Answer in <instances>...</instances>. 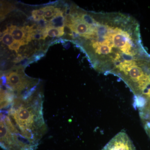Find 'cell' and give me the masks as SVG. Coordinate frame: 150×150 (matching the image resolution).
Returning a JSON list of instances; mask_svg holds the SVG:
<instances>
[{
    "instance_id": "cell-9",
    "label": "cell",
    "mask_w": 150,
    "mask_h": 150,
    "mask_svg": "<svg viewBox=\"0 0 150 150\" xmlns=\"http://www.w3.org/2000/svg\"><path fill=\"white\" fill-rule=\"evenodd\" d=\"M8 31V28L4 32V35L1 37V41L5 45L9 46L14 42L15 40L12 35Z\"/></svg>"
},
{
    "instance_id": "cell-4",
    "label": "cell",
    "mask_w": 150,
    "mask_h": 150,
    "mask_svg": "<svg viewBox=\"0 0 150 150\" xmlns=\"http://www.w3.org/2000/svg\"><path fill=\"white\" fill-rule=\"evenodd\" d=\"M101 150H136L127 133L121 131L114 136Z\"/></svg>"
},
{
    "instance_id": "cell-1",
    "label": "cell",
    "mask_w": 150,
    "mask_h": 150,
    "mask_svg": "<svg viewBox=\"0 0 150 150\" xmlns=\"http://www.w3.org/2000/svg\"><path fill=\"white\" fill-rule=\"evenodd\" d=\"M80 18L88 25L83 35L74 38L97 71L118 77L126 84L137 79L150 62L142 43L140 25L120 12L88 13Z\"/></svg>"
},
{
    "instance_id": "cell-10",
    "label": "cell",
    "mask_w": 150,
    "mask_h": 150,
    "mask_svg": "<svg viewBox=\"0 0 150 150\" xmlns=\"http://www.w3.org/2000/svg\"><path fill=\"white\" fill-rule=\"evenodd\" d=\"M27 42L25 41H17L15 40L14 42L11 46H8L9 49L12 51H15L17 53L18 52L19 49L21 46H23L25 44H27Z\"/></svg>"
},
{
    "instance_id": "cell-11",
    "label": "cell",
    "mask_w": 150,
    "mask_h": 150,
    "mask_svg": "<svg viewBox=\"0 0 150 150\" xmlns=\"http://www.w3.org/2000/svg\"><path fill=\"white\" fill-rule=\"evenodd\" d=\"M145 131L150 139V119L143 123Z\"/></svg>"
},
{
    "instance_id": "cell-3",
    "label": "cell",
    "mask_w": 150,
    "mask_h": 150,
    "mask_svg": "<svg viewBox=\"0 0 150 150\" xmlns=\"http://www.w3.org/2000/svg\"><path fill=\"white\" fill-rule=\"evenodd\" d=\"M6 83L12 92H16L17 96L22 95V91L29 87L33 81L24 74L18 72H12L6 76Z\"/></svg>"
},
{
    "instance_id": "cell-8",
    "label": "cell",
    "mask_w": 150,
    "mask_h": 150,
    "mask_svg": "<svg viewBox=\"0 0 150 150\" xmlns=\"http://www.w3.org/2000/svg\"><path fill=\"white\" fill-rule=\"evenodd\" d=\"M45 32L50 37H59L64 34V27H47L45 29Z\"/></svg>"
},
{
    "instance_id": "cell-6",
    "label": "cell",
    "mask_w": 150,
    "mask_h": 150,
    "mask_svg": "<svg viewBox=\"0 0 150 150\" xmlns=\"http://www.w3.org/2000/svg\"><path fill=\"white\" fill-rule=\"evenodd\" d=\"M10 30V33L12 35L13 39L15 41H26L27 39V34L25 30V27H17L15 25H11L8 28Z\"/></svg>"
},
{
    "instance_id": "cell-5",
    "label": "cell",
    "mask_w": 150,
    "mask_h": 150,
    "mask_svg": "<svg viewBox=\"0 0 150 150\" xmlns=\"http://www.w3.org/2000/svg\"><path fill=\"white\" fill-rule=\"evenodd\" d=\"M133 105L139 112L142 123L150 119V88L145 95L134 100Z\"/></svg>"
},
{
    "instance_id": "cell-2",
    "label": "cell",
    "mask_w": 150,
    "mask_h": 150,
    "mask_svg": "<svg viewBox=\"0 0 150 150\" xmlns=\"http://www.w3.org/2000/svg\"><path fill=\"white\" fill-rule=\"evenodd\" d=\"M43 95L34 92L15 97L1 109V146L5 150H36L47 126Z\"/></svg>"
},
{
    "instance_id": "cell-7",
    "label": "cell",
    "mask_w": 150,
    "mask_h": 150,
    "mask_svg": "<svg viewBox=\"0 0 150 150\" xmlns=\"http://www.w3.org/2000/svg\"><path fill=\"white\" fill-rule=\"evenodd\" d=\"M65 25L66 19L63 16V12L61 11L48 22L47 27H64Z\"/></svg>"
}]
</instances>
